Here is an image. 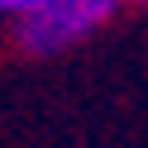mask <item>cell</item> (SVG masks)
<instances>
[{
  "label": "cell",
  "mask_w": 148,
  "mask_h": 148,
  "mask_svg": "<svg viewBox=\"0 0 148 148\" xmlns=\"http://www.w3.org/2000/svg\"><path fill=\"white\" fill-rule=\"evenodd\" d=\"M119 0H43L34 14L19 19V48L24 53H62L72 43H81L86 34H96L105 19H115Z\"/></svg>",
  "instance_id": "6da1fadb"
},
{
  "label": "cell",
  "mask_w": 148,
  "mask_h": 148,
  "mask_svg": "<svg viewBox=\"0 0 148 148\" xmlns=\"http://www.w3.org/2000/svg\"><path fill=\"white\" fill-rule=\"evenodd\" d=\"M43 0H0V14H14V19H24V14H34Z\"/></svg>",
  "instance_id": "7a4b0ae2"
}]
</instances>
